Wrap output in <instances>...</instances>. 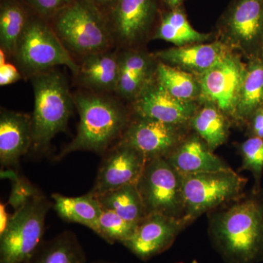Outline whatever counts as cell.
<instances>
[{
  "label": "cell",
  "mask_w": 263,
  "mask_h": 263,
  "mask_svg": "<svg viewBox=\"0 0 263 263\" xmlns=\"http://www.w3.org/2000/svg\"><path fill=\"white\" fill-rule=\"evenodd\" d=\"M73 99L80 116L77 134L59 158L77 151L103 153L127 129L129 111L118 100L104 95L77 94Z\"/></svg>",
  "instance_id": "1"
},
{
  "label": "cell",
  "mask_w": 263,
  "mask_h": 263,
  "mask_svg": "<svg viewBox=\"0 0 263 263\" xmlns=\"http://www.w3.org/2000/svg\"><path fill=\"white\" fill-rule=\"evenodd\" d=\"M31 80L34 98L31 148L43 151L65 130L75 103L65 76L59 71H45L31 76Z\"/></svg>",
  "instance_id": "2"
},
{
  "label": "cell",
  "mask_w": 263,
  "mask_h": 263,
  "mask_svg": "<svg viewBox=\"0 0 263 263\" xmlns=\"http://www.w3.org/2000/svg\"><path fill=\"white\" fill-rule=\"evenodd\" d=\"M212 230L228 255L248 262L263 242V206L255 199L238 202L214 217Z\"/></svg>",
  "instance_id": "3"
},
{
  "label": "cell",
  "mask_w": 263,
  "mask_h": 263,
  "mask_svg": "<svg viewBox=\"0 0 263 263\" xmlns=\"http://www.w3.org/2000/svg\"><path fill=\"white\" fill-rule=\"evenodd\" d=\"M51 204L44 195L31 197L10 216L0 234V263H27L42 245Z\"/></svg>",
  "instance_id": "4"
},
{
  "label": "cell",
  "mask_w": 263,
  "mask_h": 263,
  "mask_svg": "<svg viewBox=\"0 0 263 263\" xmlns=\"http://www.w3.org/2000/svg\"><path fill=\"white\" fill-rule=\"evenodd\" d=\"M53 31L68 51L84 57L108 51L114 41L94 8L79 2L62 10Z\"/></svg>",
  "instance_id": "5"
},
{
  "label": "cell",
  "mask_w": 263,
  "mask_h": 263,
  "mask_svg": "<svg viewBox=\"0 0 263 263\" xmlns=\"http://www.w3.org/2000/svg\"><path fill=\"white\" fill-rule=\"evenodd\" d=\"M247 179L231 168L183 175V216L191 222L213 209L237 198Z\"/></svg>",
  "instance_id": "6"
},
{
  "label": "cell",
  "mask_w": 263,
  "mask_h": 263,
  "mask_svg": "<svg viewBox=\"0 0 263 263\" xmlns=\"http://www.w3.org/2000/svg\"><path fill=\"white\" fill-rule=\"evenodd\" d=\"M217 37L246 58L263 54V0H233L217 24Z\"/></svg>",
  "instance_id": "7"
},
{
  "label": "cell",
  "mask_w": 263,
  "mask_h": 263,
  "mask_svg": "<svg viewBox=\"0 0 263 263\" xmlns=\"http://www.w3.org/2000/svg\"><path fill=\"white\" fill-rule=\"evenodd\" d=\"M147 215L183 216V175L165 157L148 160L136 184Z\"/></svg>",
  "instance_id": "8"
},
{
  "label": "cell",
  "mask_w": 263,
  "mask_h": 263,
  "mask_svg": "<svg viewBox=\"0 0 263 263\" xmlns=\"http://www.w3.org/2000/svg\"><path fill=\"white\" fill-rule=\"evenodd\" d=\"M14 56L21 68L31 76L59 65L68 67L75 76L79 70V65L54 31L41 22L27 24Z\"/></svg>",
  "instance_id": "9"
},
{
  "label": "cell",
  "mask_w": 263,
  "mask_h": 263,
  "mask_svg": "<svg viewBox=\"0 0 263 263\" xmlns=\"http://www.w3.org/2000/svg\"><path fill=\"white\" fill-rule=\"evenodd\" d=\"M238 52L230 51L212 68L198 76L201 93L199 103L217 107L230 119H234L247 63Z\"/></svg>",
  "instance_id": "10"
},
{
  "label": "cell",
  "mask_w": 263,
  "mask_h": 263,
  "mask_svg": "<svg viewBox=\"0 0 263 263\" xmlns=\"http://www.w3.org/2000/svg\"><path fill=\"white\" fill-rule=\"evenodd\" d=\"M188 127L136 116L117 144L134 148L147 161L166 157L187 137Z\"/></svg>",
  "instance_id": "11"
},
{
  "label": "cell",
  "mask_w": 263,
  "mask_h": 263,
  "mask_svg": "<svg viewBox=\"0 0 263 263\" xmlns=\"http://www.w3.org/2000/svg\"><path fill=\"white\" fill-rule=\"evenodd\" d=\"M133 110L138 117L167 124L187 126L200 103L178 100L157 81L156 75L135 99Z\"/></svg>",
  "instance_id": "12"
},
{
  "label": "cell",
  "mask_w": 263,
  "mask_h": 263,
  "mask_svg": "<svg viewBox=\"0 0 263 263\" xmlns=\"http://www.w3.org/2000/svg\"><path fill=\"white\" fill-rule=\"evenodd\" d=\"M189 223L183 217L148 214L138 223L134 234L123 245L140 259H149L168 248Z\"/></svg>",
  "instance_id": "13"
},
{
  "label": "cell",
  "mask_w": 263,
  "mask_h": 263,
  "mask_svg": "<svg viewBox=\"0 0 263 263\" xmlns=\"http://www.w3.org/2000/svg\"><path fill=\"white\" fill-rule=\"evenodd\" d=\"M146 162L138 151L117 143L100 164L89 193L97 197L127 185L137 184Z\"/></svg>",
  "instance_id": "14"
},
{
  "label": "cell",
  "mask_w": 263,
  "mask_h": 263,
  "mask_svg": "<svg viewBox=\"0 0 263 263\" xmlns=\"http://www.w3.org/2000/svg\"><path fill=\"white\" fill-rule=\"evenodd\" d=\"M158 0H117L113 33L119 43L133 46L149 32L158 14Z\"/></svg>",
  "instance_id": "15"
},
{
  "label": "cell",
  "mask_w": 263,
  "mask_h": 263,
  "mask_svg": "<svg viewBox=\"0 0 263 263\" xmlns=\"http://www.w3.org/2000/svg\"><path fill=\"white\" fill-rule=\"evenodd\" d=\"M232 51L224 43L216 40L211 43L175 46L157 52L154 57L159 62L198 77Z\"/></svg>",
  "instance_id": "16"
},
{
  "label": "cell",
  "mask_w": 263,
  "mask_h": 263,
  "mask_svg": "<svg viewBox=\"0 0 263 263\" xmlns=\"http://www.w3.org/2000/svg\"><path fill=\"white\" fill-rule=\"evenodd\" d=\"M32 117L2 109L0 114V163L15 165L32 148Z\"/></svg>",
  "instance_id": "17"
},
{
  "label": "cell",
  "mask_w": 263,
  "mask_h": 263,
  "mask_svg": "<svg viewBox=\"0 0 263 263\" xmlns=\"http://www.w3.org/2000/svg\"><path fill=\"white\" fill-rule=\"evenodd\" d=\"M165 158L182 175L230 168L219 157L214 155V152L196 133L186 137Z\"/></svg>",
  "instance_id": "18"
},
{
  "label": "cell",
  "mask_w": 263,
  "mask_h": 263,
  "mask_svg": "<svg viewBox=\"0 0 263 263\" xmlns=\"http://www.w3.org/2000/svg\"><path fill=\"white\" fill-rule=\"evenodd\" d=\"M119 55L108 51L84 57L78 79L85 87L98 91H116L119 76Z\"/></svg>",
  "instance_id": "19"
},
{
  "label": "cell",
  "mask_w": 263,
  "mask_h": 263,
  "mask_svg": "<svg viewBox=\"0 0 263 263\" xmlns=\"http://www.w3.org/2000/svg\"><path fill=\"white\" fill-rule=\"evenodd\" d=\"M153 39L162 40L175 46H186L195 43H206L212 34L198 32L189 22L183 7L169 9L161 14Z\"/></svg>",
  "instance_id": "20"
},
{
  "label": "cell",
  "mask_w": 263,
  "mask_h": 263,
  "mask_svg": "<svg viewBox=\"0 0 263 263\" xmlns=\"http://www.w3.org/2000/svg\"><path fill=\"white\" fill-rule=\"evenodd\" d=\"M190 127L214 152L228 140L230 118L215 105L201 103L190 121Z\"/></svg>",
  "instance_id": "21"
},
{
  "label": "cell",
  "mask_w": 263,
  "mask_h": 263,
  "mask_svg": "<svg viewBox=\"0 0 263 263\" xmlns=\"http://www.w3.org/2000/svg\"><path fill=\"white\" fill-rule=\"evenodd\" d=\"M234 120L247 122L263 107V54L248 59Z\"/></svg>",
  "instance_id": "22"
},
{
  "label": "cell",
  "mask_w": 263,
  "mask_h": 263,
  "mask_svg": "<svg viewBox=\"0 0 263 263\" xmlns=\"http://www.w3.org/2000/svg\"><path fill=\"white\" fill-rule=\"evenodd\" d=\"M52 199L55 211L60 217L87 227L97 233L102 207L96 197L90 193L81 197H67L55 193Z\"/></svg>",
  "instance_id": "23"
},
{
  "label": "cell",
  "mask_w": 263,
  "mask_h": 263,
  "mask_svg": "<svg viewBox=\"0 0 263 263\" xmlns=\"http://www.w3.org/2000/svg\"><path fill=\"white\" fill-rule=\"evenodd\" d=\"M86 255L74 233L64 232L43 242L27 263H86Z\"/></svg>",
  "instance_id": "24"
},
{
  "label": "cell",
  "mask_w": 263,
  "mask_h": 263,
  "mask_svg": "<svg viewBox=\"0 0 263 263\" xmlns=\"http://www.w3.org/2000/svg\"><path fill=\"white\" fill-rule=\"evenodd\" d=\"M96 197L102 209L111 211L133 224H138L147 216L136 184L127 185Z\"/></svg>",
  "instance_id": "25"
},
{
  "label": "cell",
  "mask_w": 263,
  "mask_h": 263,
  "mask_svg": "<svg viewBox=\"0 0 263 263\" xmlns=\"http://www.w3.org/2000/svg\"><path fill=\"white\" fill-rule=\"evenodd\" d=\"M155 75L158 82L174 98L199 103L201 88L197 76L159 61Z\"/></svg>",
  "instance_id": "26"
},
{
  "label": "cell",
  "mask_w": 263,
  "mask_h": 263,
  "mask_svg": "<svg viewBox=\"0 0 263 263\" xmlns=\"http://www.w3.org/2000/svg\"><path fill=\"white\" fill-rule=\"evenodd\" d=\"M26 25L25 15L20 7L15 5L3 7L0 14V44L5 53L15 54Z\"/></svg>",
  "instance_id": "27"
},
{
  "label": "cell",
  "mask_w": 263,
  "mask_h": 263,
  "mask_svg": "<svg viewBox=\"0 0 263 263\" xmlns=\"http://www.w3.org/2000/svg\"><path fill=\"white\" fill-rule=\"evenodd\" d=\"M137 226L111 211L102 209L96 233L108 243L119 242L123 245L134 234Z\"/></svg>",
  "instance_id": "28"
},
{
  "label": "cell",
  "mask_w": 263,
  "mask_h": 263,
  "mask_svg": "<svg viewBox=\"0 0 263 263\" xmlns=\"http://www.w3.org/2000/svg\"><path fill=\"white\" fill-rule=\"evenodd\" d=\"M242 168L251 171L259 183L263 171V138L250 136L240 144Z\"/></svg>",
  "instance_id": "29"
},
{
  "label": "cell",
  "mask_w": 263,
  "mask_h": 263,
  "mask_svg": "<svg viewBox=\"0 0 263 263\" xmlns=\"http://www.w3.org/2000/svg\"><path fill=\"white\" fill-rule=\"evenodd\" d=\"M32 4L43 14H49L59 9L66 8L70 0H32Z\"/></svg>",
  "instance_id": "30"
},
{
  "label": "cell",
  "mask_w": 263,
  "mask_h": 263,
  "mask_svg": "<svg viewBox=\"0 0 263 263\" xmlns=\"http://www.w3.org/2000/svg\"><path fill=\"white\" fill-rule=\"evenodd\" d=\"M22 76L14 65L5 63L0 66V85L6 86L20 80Z\"/></svg>",
  "instance_id": "31"
},
{
  "label": "cell",
  "mask_w": 263,
  "mask_h": 263,
  "mask_svg": "<svg viewBox=\"0 0 263 263\" xmlns=\"http://www.w3.org/2000/svg\"><path fill=\"white\" fill-rule=\"evenodd\" d=\"M247 123L250 136L263 138V107L256 110Z\"/></svg>",
  "instance_id": "32"
},
{
  "label": "cell",
  "mask_w": 263,
  "mask_h": 263,
  "mask_svg": "<svg viewBox=\"0 0 263 263\" xmlns=\"http://www.w3.org/2000/svg\"><path fill=\"white\" fill-rule=\"evenodd\" d=\"M0 216H1V224H0V234L3 233L8 226V221H9L10 217H8L7 214L6 210H5V205L1 204L0 205Z\"/></svg>",
  "instance_id": "33"
},
{
  "label": "cell",
  "mask_w": 263,
  "mask_h": 263,
  "mask_svg": "<svg viewBox=\"0 0 263 263\" xmlns=\"http://www.w3.org/2000/svg\"><path fill=\"white\" fill-rule=\"evenodd\" d=\"M164 3L167 5L168 9H176V8L183 7L184 0H163Z\"/></svg>",
  "instance_id": "34"
},
{
  "label": "cell",
  "mask_w": 263,
  "mask_h": 263,
  "mask_svg": "<svg viewBox=\"0 0 263 263\" xmlns=\"http://www.w3.org/2000/svg\"><path fill=\"white\" fill-rule=\"evenodd\" d=\"M95 3H98L100 5H108L112 3H117V0H94Z\"/></svg>",
  "instance_id": "35"
},
{
  "label": "cell",
  "mask_w": 263,
  "mask_h": 263,
  "mask_svg": "<svg viewBox=\"0 0 263 263\" xmlns=\"http://www.w3.org/2000/svg\"><path fill=\"white\" fill-rule=\"evenodd\" d=\"M5 52L1 49L0 51V66L5 64Z\"/></svg>",
  "instance_id": "36"
},
{
  "label": "cell",
  "mask_w": 263,
  "mask_h": 263,
  "mask_svg": "<svg viewBox=\"0 0 263 263\" xmlns=\"http://www.w3.org/2000/svg\"><path fill=\"white\" fill-rule=\"evenodd\" d=\"M94 263H110V262H94Z\"/></svg>",
  "instance_id": "37"
}]
</instances>
